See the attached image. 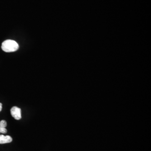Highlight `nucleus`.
<instances>
[{"instance_id":"6","label":"nucleus","mask_w":151,"mask_h":151,"mask_svg":"<svg viewBox=\"0 0 151 151\" xmlns=\"http://www.w3.org/2000/svg\"><path fill=\"white\" fill-rule=\"evenodd\" d=\"M2 104L1 103H0V112L2 110Z\"/></svg>"},{"instance_id":"1","label":"nucleus","mask_w":151,"mask_h":151,"mask_svg":"<svg viewBox=\"0 0 151 151\" xmlns=\"http://www.w3.org/2000/svg\"><path fill=\"white\" fill-rule=\"evenodd\" d=\"M19 48L18 43L12 40H6L2 43L1 45L2 49L7 53L15 52L18 50Z\"/></svg>"},{"instance_id":"2","label":"nucleus","mask_w":151,"mask_h":151,"mask_svg":"<svg viewBox=\"0 0 151 151\" xmlns=\"http://www.w3.org/2000/svg\"><path fill=\"white\" fill-rule=\"evenodd\" d=\"M11 114L12 116L16 120L22 119V110L18 107L14 106L11 108Z\"/></svg>"},{"instance_id":"4","label":"nucleus","mask_w":151,"mask_h":151,"mask_svg":"<svg viewBox=\"0 0 151 151\" xmlns=\"http://www.w3.org/2000/svg\"><path fill=\"white\" fill-rule=\"evenodd\" d=\"M7 126V123L5 120H1L0 122V128H6Z\"/></svg>"},{"instance_id":"3","label":"nucleus","mask_w":151,"mask_h":151,"mask_svg":"<svg viewBox=\"0 0 151 151\" xmlns=\"http://www.w3.org/2000/svg\"><path fill=\"white\" fill-rule=\"evenodd\" d=\"M12 138L10 135H4L0 134V144H5L11 143Z\"/></svg>"},{"instance_id":"5","label":"nucleus","mask_w":151,"mask_h":151,"mask_svg":"<svg viewBox=\"0 0 151 151\" xmlns=\"http://www.w3.org/2000/svg\"><path fill=\"white\" fill-rule=\"evenodd\" d=\"M7 130L6 128H0V134L2 133V134H5L7 133Z\"/></svg>"}]
</instances>
